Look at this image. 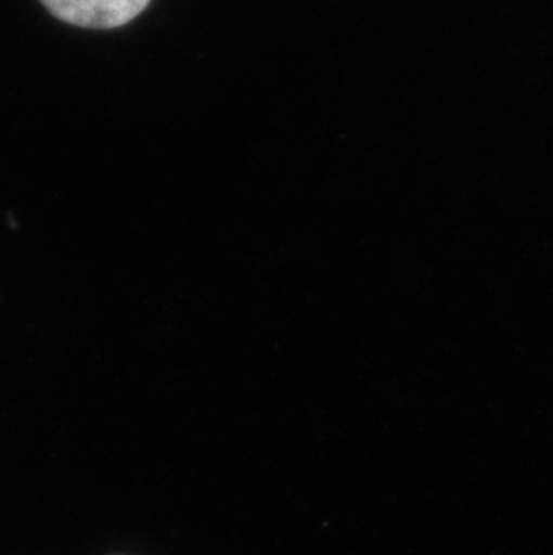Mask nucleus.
<instances>
[{
    "instance_id": "nucleus-1",
    "label": "nucleus",
    "mask_w": 553,
    "mask_h": 555,
    "mask_svg": "<svg viewBox=\"0 0 553 555\" xmlns=\"http://www.w3.org/2000/svg\"><path fill=\"white\" fill-rule=\"evenodd\" d=\"M57 21L89 29L125 26L146 10L152 0H40Z\"/></svg>"
}]
</instances>
